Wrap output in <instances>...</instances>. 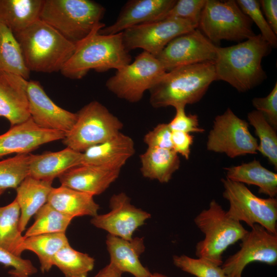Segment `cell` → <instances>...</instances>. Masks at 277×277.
I'll return each instance as SVG.
<instances>
[{"instance_id": "6da1fadb", "label": "cell", "mask_w": 277, "mask_h": 277, "mask_svg": "<svg viewBox=\"0 0 277 277\" xmlns=\"http://www.w3.org/2000/svg\"><path fill=\"white\" fill-rule=\"evenodd\" d=\"M271 49L261 34L233 46H217L214 62L216 80L227 82L241 92L254 88L267 77L262 61Z\"/></svg>"}, {"instance_id": "7a4b0ae2", "label": "cell", "mask_w": 277, "mask_h": 277, "mask_svg": "<svg viewBox=\"0 0 277 277\" xmlns=\"http://www.w3.org/2000/svg\"><path fill=\"white\" fill-rule=\"evenodd\" d=\"M105 26L102 22L85 38L75 44V50L61 73L66 77L79 80L91 70L104 72L120 69L131 62L129 51L125 48L122 32L101 34Z\"/></svg>"}, {"instance_id": "3957f363", "label": "cell", "mask_w": 277, "mask_h": 277, "mask_svg": "<svg viewBox=\"0 0 277 277\" xmlns=\"http://www.w3.org/2000/svg\"><path fill=\"white\" fill-rule=\"evenodd\" d=\"M214 81V62L177 67L166 72L150 89V103L155 108L196 103Z\"/></svg>"}, {"instance_id": "277c9868", "label": "cell", "mask_w": 277, "mask_h": 277, "mask_svg": "<svg viewBox=\"0 0 277 277\" xmlns=\"http://www.w3.org/2000/svg\"><path fill=\"white\" fill-rule=\"evenodd\" d=\"M14 35L30 72H61L75 48L74 44L41 19Z\"/></svg>"}, {"instance_id": "5b68a950", "label": "cell", "mask_w": 277, "mask_h": 277, "mask_svg": "<svg viewBox=\"0 0 277 277\" xmlns=\"http://www.w3.org/2000/svg\"><path fill=\"white\" fill-rule=\"evenodd\" d=\"M105 12L91 0H44L40 19L75 45L101 23Z\"/></svg>"}, {"instance_id": "8992f818", "label": "cell", "mask_w": 277, "mask_h": 277, "mask_svg": "<svg viewBox=\"0 0 277 277\" xmlns=\"http://www.w3.org/2000/svg\"><path fill=\"white\" fill-rule=\"evenodd\" d=\"M194 222L205 235L195 246V255L220 266L228 247L241 241L248 231L230 217L215 200L195 216Z\"/></svg>"}, {"instance_id": "52a82bcc", "label": "cell", "mask_w": 277, "mask_h": 277, "mask_svg": "<svg viewBox=\"0 0 277 277\" xmlns=\"http://www.w3.org/2000/svg\"><path fill=\"white\" fill-rule=\"evenodd\" d=\"M252 26L235 1L206 0L198 28L214 44L222 40H246L255 35Z\"/></svg>"}, {"instance_id": "ba28073f", "label": "cell", "mask_w": 277, "mask_h": 277, "mask_svg": "<svg viewBox=\"0 0 277 277\" xmlns=\"http://www.w3.org/2000/svg\"><path fill=\"white\" fill-rule=\"evenodd\" d=\"M77 114L75 124L62 142L79 152L114 136L123 127L122 122L96 101L85 105Z\"/></svg>"}, {"instance_id": "9c48e42d", "label": "cell", "mask_w": 277, "mask_h": 277, "mask_svg": "<svg viewBox=\"0 0 277 277\" xmlns=\"http://www.w3.org/2000/svg\"><path fill=\"white\" fill-rule=\"evenodd\" d=\"M223 196L229 204L227 211L233 220L245 222L250 228L259 224L268 231L277 234V200L260 198L245 184L227 178L222 179Z\"/></svg>"}, {"instance_id": "30bf717a", "label": "cell", "mask_w": 277, "mask_h": 277, "mask_svg": "<svg viewBox=\"0 0 277 277\" xmlns=\"http://www.w3.org/2000/svg\"><path fill=\"white\" fill-rule=\"evenodd\" d=\"M166 72L155 56L143 51L133 62L117 70L107 80L106 86L117 97L130 103H136Z\"/></svg>"}, {"instance_id": "8fae6325", "label": "cell", "mask_w": 277, "mask_h": 277, "mask_svg": "<svg viewBox=\"0 0 277 277\" xmlns=\"http://www.w3.org/2000/svg\"><path fill=\"white\" fill-rule=\"evenodd\" d=\"M258 142L249 130V124L230 108L217 115L209 132L208 151L225 153L230 158L258 153Z\"/></svg>"}, {"instance_id": "7c38bea8", "label": "cell", "mask_w": 277, "mask_h": 277, "mask_svg": "<svg viewBox=\"0 0 277 277\" xmlns=\"http://www.w3.org/2000/svg\"><path fill=\"white\" fill-rule=\"evenodd\" d=\"M197 28V25L188 20L164 18L124 31L123 41L129 51L140 48L156 57L173 38Z\"/></svg>"}, {"instance_id": "4fadbf2b", "label": "cell", "mask_w": 277, "mask_h": 277, "mask_svg": "<svg viewBox=\"0 0 277 277\" xmlns=\"http://www.w3.org/2000/svg\"><path fill=\"white\" fill-rule=\"evenodd\" d=\"M241 241L240 249L221 265L227 277H242L245 268L252 262L276 265L277 234L254 224Z\"/></svg>"}, {"instance_id": "5bb4252c", "label": "cell", "mask_w": 277, "mask_h": 277, "mask_svg": "<svg viewBox=\"0 0 277 277\" xmlns=\"http://www.w3.org/2000/svg\"><path fill=\"white\" fill-rule=\"evenodd\" d=\"M216 47L196 28L173 38L156 57L167 72L183 66L214 62Z\"/></svg>"}, {"instance_id": "9a60e30c", "label": "cell", "mask_w": 277, "mask_h": 277, "mask_svg": "<svg viewBox=\"0 0 277 277\" xmlns=\"http://www.w3.org/2000/svg\"><path fill=\"white\" fill-rule=\"evenodd\" d=\"M109 208V212L92 217L91 224L109 234L126 240H131L135 230L151 216L149 212L133 205L124 192L111 196Z\"/></svg>"}, {"instance_id": "2e32d148", "label": "cell", "mask_w": 277, "mask_h": 277, "mask_svg": "<svg viewBox=\"0 0 277 277\" xmlns=\"http://www.w3.org/2000/svg\"><path fill=\"white\" fill-rule=\"evenodd\" d=\"M27 95L30 117L38 126L65 134L71 130L77 120V113L55 104L38 81H28Z\"/></svg>"}, {"instance_id": "e0dca14e", "label": "cell", "mask_w": 277, "mask_h": 277, "mask_svg": "<svg viewBox=\"0 0 277 277\" xmlns=\"http://www.w3.org/2000/svg\"><path fill=\"white\" fill-rule=\"evenodd\" d=\"M65 135L41 128L30 117L0 135V157L12 153H30L42 145L62 140Z\"/></svg>"}, {"instance_id": "ac0fdd59", "label": "cell", "mask_w": 277, "mask_h": 277, "mask_svg": "<svg viewBox=\"0 0 277 277\" xmlns=\"http://www.w3.org/2000/svg\"><path fill=\"white\" fill-rule=\"evenodd\" d=\"M176 0H131L122 7L114 23L98 31L101 34L119 33L131 27L163 19Z\"/></svg>"}, {"instance_id": "d6986e66", "label": "cell", "mask_w": 277, "mask_h": 277, "mask_svg": "<svg viewBox=\"0 0 277 277\" xmlns=\"http://www.w3.org/2000/svg\"><path fill=\"white\" fill-rule=\"evenodd\" d=\"M28 82L21 76L0 73V117L6 118L11 126L30 118Z\"/></svg>"}, {"instance_id": "ffe728a7", "label": "cell", "mask_w": 277, "mask_h": 277, "mask_svg": "<svg viewBox=\"0 0 277 277\" xmlns=\"http://www.w3.org/2000/svg\"><path fill=\"white\" fill-rule=\"evenodd\" d=\"M134 153L133 140L121 132L82 152L81 164L121 170Z\"/></svg>"}, {"instance_id": "44dd1931", "label": "cell", "mask_w": 277, "mask_h": 277, "mask_svg": "<svg viewBox=\"0 0 277 277\" xmlns=\"http://www.w3.org/2000/svg\"><path fill=\"white\" fill-rule=\"evenodd\" d=\"M106 244L109 263L123 273L127 272L134 277H149L152 273L140 260L145 250L143 237L126 240L108 234Z\"/></svg>"}, {"instance_id": "7402d4cb", "label": "cell", "mask_w": 277, "mask_h": 277, "mask_svg": "<svg viewBox=\"0 0 277 277\" xmlns=\"http://www.w3.org/2000/svg\"><path fill=\"white\" fill-rule=\"evenodd\" d=\"M120 171L81 164L69 169L58 178L62 186L94 196L106 191L118 177Z\"/></svg>"}, {"instance_id": "603a6c76", "label": "cell", "mask_w": 277, "mask_h": 277, "mask_svg": "<svg viewBox=\"0 0 277 277\" xmlns=\"http://www.w3.org/2000/svg\"><path fill=\"white\" fill-rule=\"evenodd\" d=\"M82 153L69 147L56 152L41 154L30 153L29 176L53 181L69 169L81 164Z\"/></svg>"}, {"instance_id": "cb8c5ba5", "label": "cell", "mask_w": 277, "mask_h": 277, "mask_svg": "<svg viewBox=\"0 0 277 277\" xmlns=\"http://www.w3.org/2000/svg\"><path fill=\"white\" fill-rule=\"evenodd\" d=\"M52 182L28 176L16 188L15 200L21 210L19 228L21 232L26 229L31 217L47 203L53 188Z\"/></svg>"}, {"instance_id": "d4e9b609", "label": "cell", "mask_w": 277, "mask_h": 277, "mask_svg": "<svg viewBox=\"0 0 277 277\" xmlns=\"http://www.w3.org/2000/svg\"><path fill=\"white\" fill-rule=\"evenodd\" d=\"M93 195L61 185L51 189L47 203L65 215L75 217L98 214L100 206Z\"/></svg>"}, {"instance_id": "484cf974", "label": "cell", "mask_w": 277, "mask_h": 277, "mask_svg": "<svg viewBox=\"0 0 277 277\" xmlns=\"http://www.w3.org/2000/svg\"><path fill=\"white\" fill-rule=\"evenodd\" d=\"M142 175L161 183H167L180 166L179 154L173 149L148 147L140 156Z\"/></svg>"}, {"instance_id": "4316f807", "label": "cell", "mask_w": 277, "mask_h": 277, "mask_svg": "<svg viewBox=\"0 0 277 277\" xmlns=\"http://www.w3.org/2000/svg\"><path fill=\"white\" fill-rule=\"evenodd\" d=\"M226 178L259 187V193L275 197L277 194V174L263 166L254 159L240 165L226 167Z\"/></svg>"}, {"instance_id": "83f0119b", "label": "cell", "mask_w": 277, "mask_h": 277, "mask_svg": "<svg viewBox=\"0 0 277 277\" xmlns=\"http://www.w3.org/2000/svg\"><path fill=\"white\" fill-rule=\"evenodd\" d=\"M44 0H0V23L14 34L40 19Z\"/></svg>"}, {"instance_id": "f1b7e54d", "label": "cell", "mask_w": 277, "mask_h": 277, "mask_svg": "<svg viewBox=\"0 0 277 277\" xmlns=\"http://www.w3.org/2000/svg\"><path fill=\"white\" fill-rule=\"evenodd\" d=\"M68 244L64 232L46 233L25 237L22 249L23 251L29 250L36 254L41 270L44 273L52 268L55 255Z\"/></svg>"}, {"instance_id": "f546056e", "label": "cell", "mask_w": 277, "mask_h": 277, "mask_svg": "<svg viewBox=\"0 0 277 277\" xmlns=\"http://www.w3.org/2000/svg\"><path fill=\"white\" fill-rule=\"evenodd\" d=\"M19 206L15 199L0 207V246L17 256H21L25 237L19 228Z\"/></svg>"}, {"instance_id": "4dcf8cb0", "label": "cell", "mask_w": 277, "mask_h": 277, "mask_svg": "<svg viewBox=\"0 0 277 277\" xmlns=\"http://www.w3.org/2000/svg\"><path fill=\"white\" fill-rule=\"evenodd\" d=\"M30 72L14 33L0 23V73L16 74L28 80Z\"/></svg>"}, {"instance_id": "1f68e13d", "label": "cell", "mask_w": 277, "mask_h": 277, "mask_svg": "<svg viewBox=\"0 0 277 277\" xmlns=\"http://www.w3.org/2000/svg\"><path fill=\"white\" fill-rule=\"evenodd\" d=\"M53 264L65 277H88L94 268L95 260L87 253L75 250L68 244L56 253Z\"/></svg>"}, {"instance_id": "d6a6232c", "label": "cell", "mask_w": 277, "mask_h": 277, "mask_svg": "<svg viewBox=\"0 0 277 277\" xmlns=\"http://www.w3.org/2000/svg\"><path fill=\"white\" fill-rule=\"evenodd\" d=\"M33 224L27 229L25 237L46 233H65L73 219L46 203L34 215Z\"/></svg>"}, {"instance_id": "836d02e7", "label": "cell", "mask_w": 277, "mask_h": 277, "mask_svg": "<svg viewBox=\"0 0 277 277\" xmlns=\"http://www.w3.org/2000/svg\"><path fill=\"white\" fill-rule=\"evenodd\" d=\"M249 124L254 128L260 144L258 152L267 158L269 163L277 168V134L275 129L267 121L263 114L255 110L248 113Z\"/></svg>"}, {"instance_id": "e575fe53", "label": "cell", "mask_w": 277, "mask_h": 277, "mask_svg": "<svg viewBox=\"0 0 277 277\" xmlns=\"http://www.w3.org/2000/svg\"><path fill=\"white\" fill-rule=\"evenodd\" d=\"M30 153L16 154L0 161V188L16 189L29 176Z\"/></svg>"}, {"instance_id": "d590c367", "label": "cell", "mask_w": 277, "mask_h": 277, "mask_svg": "<svg viewBox=\"0 0 277 277\" xmlns=\"http://www.w3.org/2000/svg\"><path fill=\"white\" fill-rule=\"evenodd\" d=\"M172 260L175 266L196 277H227L221 266L202 258L174 255Z\"/></svg>"}, {"instance_id": "8d00e7d4", "label": "cell", "mask_w": 277, "mask_h": 277, "mask_svg": "<svg viewBox=\"0 0 277 277\" xmlns=\"http://www.w3.org/2000/svg\"><path fill=\"white\" fill-rule=\"evenodd\" d=\"M241 10L258 26L263 38L272 48L277 46V37L262 11L259 1L236 0Z\"/></svg>"}, {"instance_id": "74e56055", "label": "cell", "mask_w": 277, "mask_h": 277, "mask_svg": "<svg viewBox=\"0 0 277 277\" xmlns=\"http://www.w3.org/2000/svg\"><path fill=\"white\" fill-rule=\"evenodd\" d=\"M206 0H179L166 14L164 18H175L188 20L199 25Z\"/></svg>"}, {"instance_id": "f35d334b", "label": "cell", "mask_w": 277, "mask_h": 277, "mask_svg": "<svg viewBox=\"0 0 277 277\" xmlns=\"http://www.w3.org/2000/svg\"><path fill=\"white\" fill-rule=\"evenodd\" d=\"M252 103L256 110L262 113L268 122L277 129V83L268 95L254 97Z\"/></svg>"}, {"instance_id": "ab89813d", "label": "cell", "mask_w": 277, "mask_h": 277, "mask_svg": "<svg viewBox=\"0 0 277 277\" xmlns=\"http://www.w3.org/2000/svg\"><path fill=\"white\" fill-rule=\"evenodd\" d=\"M175 109V114L168 123L172 131H179L186 133L203 132L205 130L200 127L198 116L196 114L187 115L185 107L179 106Z\"/></svg>"}, {"instance_id": "60d3db41", "label": "cell", "mask_w": 277, "mask_h": 277, "mask_svg": "<svg viewBox=\"0 0 277 277\" xmlns=\"http://www.w3.org/2000/svg\"><path fill=\"white\" fill-rule=\"evenodd\" d=\"M172 130L168 124L156 125L144 137V142L148 147L172 149Z\"/></svg>"}, {"instance_id": "b9f144b4", "label": "cell", "mask_w": 277, "mask_h": 277, "mask_svg": "<svg viewBox=\"0 0 277 277\" xmlns=\"http://www.w3.org/2000/svg\"><path fill=\"white\" fill-rule=\"evenodd\" d=\"M0 263L6 267H12L13 269L29 275L34 274L37 271L31 261L16 256L1 246Z\"/></svg>"}, {"instance_id": "7bdbcfd3", "label": "cell", "mask_w": 277, "mask_h": 277, "mask_svg": "<svg viewBox=\"0 0 277 277\" xmlns=\"http://www.w3.org/2000/svg\"><path fill=\"white\" fill-rule=\"evenodd\" d=\"M193 136L189 133L179 131H172V149L185 159L190 157L191 146L193 143Z\"/></svg>"}, {"instance_id": "ee69618b", "label": "cell", "mask_w": 277, "mask_h": 277, "mask_svg": "<svg viewBox=\"0 0 277 277\" xmlns=\"http://www.w3.org/2000/svg\"><path fill=\"white\" fill-rule=\"evenodd\" d=\"M262 11L270 28L277 35V1H259Z\"/></svg>"}, {"instance_id": "f6af8a7d", "label": "cell", "mask_w": 277, "mask_h": 277, "mask_svg": "<svg viewBox=\"0 0 277 277\" xmlns=\"http://www.w3.org/2000/svg\"><path fill=\"white\" fill-rule=\"evenodd\" d=\"M123 273L111 263L101 269L93 277H123Z\"/></svg>"}, {"instance_id": "bcb514c9", "label": "cell", "mask_w": 277, "mask_h": 277, "mask_svg": "<svg viewBox=\"0 0 277 277\" xmlns=\"http://www.w3.org/2000/svg\"><path fill=\"white\" fill-rule=\"evenodd\" d=\"M8 273L9 277H30V275L14 269L9 271Z\"/></svg>"}, {"instance_id": "7dc6e473", "label": "cell", "mask_w": 277, "mask_h": 277, "mask_svg": "<svg viewBox=\"0 0 277 277\" xmlns=\"http://www.w3.org/2000/svg\"><path fill=\"white\" fill-rule=\"evenodd\" d=\"M149 277H169V276H168L161 273L154 272L153 273H152Z\"/></svg>"}, {"instance_id": "c3c4849f", "label": "cell", "mask_w": 277, "mask_h": 277, "mask_svg": "<svg viewBox=\"0 0 277 277\" xmlns=\"http://www.w3.org/2000/svg\"><path fill=\"white\" fill-rule=\"evenodd\" d=\"M6 190L0 188V196Z\"/></svg>"}]
</instances>
